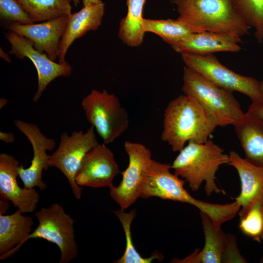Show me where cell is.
Wrapping results in <instances>:
<instances>
[{
	"label": "cell",
	"instance_id": "1",
	"mask_svg": "<svg viewBox=\"0 0 263 263\" xmlns=\"http://www.w3.org/2000/svg\"><path fill=\"white\" fill-rule=\"evenodd\" d=\"M170 169V164L152 159L143 173L139 197L147 199L157 197L189 204L207 214L217 228H221L223 223L235 217L239 210L237 202L221 205L194 198L184 188L186 181L172 173Z\"/></svg>",
	"mask_w": 263,
	"mask_h": 263
},
{
	"label": "cell",
	"instance_id": "2",
	"mask_svg": "<svg viewBox=\"0 0 263 263\" xmlns=\"http://www.w3.org/2000/svg\"><path fill=\"white\" fill-rule=\"evenodd\" d=\"M216 127L194 98L180 95L165 110L161 137L173 151L179 152L189 141L206 142Z\"/></svg>",
	"mask_w": 263,
	"mask_h": 263
},
{
	"label": "cell",
	"instance_id": "3",
	"mask_svg": "<svg viewBox=\"0 0 263 263\" xmlns=\"http://www.w3.org/2000/svg\"><path fill=\"white\" fill-rule=\"evenodd\" d=\"M188 143L171 165L174 173L188 182L193 191H198L205 182L204 190L207 196L214 192L225 194L224 190L216 185L215 180L219 167L229 164L228 155L210 139L204 143L193 141Z\"/></svg>",
	"mask_w": 263,
	"mask_h": 263
},
{
	"label": "cell",
	"instance_id": "4",
	"mask_svg": "<svg viewBox=\"0 0 263 263\" xmlns=\"http://www.w3.org/2000/svg\"><path fill=\"white\" fill-rule=\"evenodd\" d=\"M176 6L177 19L196 32L209 31L242 37L250 28L230 0H170Z\"/></svg>",
	"mask_w": 263,
	"mask_h": 263
},
{
	"label": "cell",
	"instance_id": "5",
	"mask_svg": "<svg viewBox=\"0 0 263 263\" xmlns=\"http://www.w3.org/2000/svg\"><path fill=\"white\" fill-rule=\"evenodd\" d=\"M182 91L197 101L216 127L234 126L244 114L232 92L217 86L187 67L184 69Z\"/></svg>",
	"mask_w": 263,
	"mask_h": 263
},
{
	"label": "cell",
	"instance_id": "6",
	"mask_svg": "<svg viewBox=\"0 0 263 263\" xmlns=\"http://www.w3.org/2000/svg\"><path fill=\"white\" fill-rule=\"evenodd\" d=\"M87 121L104 143L113 142L128 128V113L118 97L104 89H93L81 101Z\"/></svg>",
	"mask_w": 263,
	"mask_h": 263
},
{
	"label": "cell",
	"instance_id": "7",
	"mask_svg": "<svg viewBox=\"0 0 263 263\" xmlns=\"http://www.w3.org/2000/svg\"><path fill=\"white\" fill-rule=\"evenodd\" d=\"M181 54L186 67L217 86L232 93H242L249 97L252 102H263L260 81L252 77L232 71L221 63L213 54L199 55L187 52Z\"/></svg>",
	"mask_w": 263,
	"mask_h": 263
},
{
	"label": "cell",
	"instance_id": "8",
	"mask_svg": "<svg viewBox=\"0 0 263 263\" xmlns=\"http://www.w3.org/2000/svg\"><path fill=\"white\" fill-rule=\"evenodd\" d=\"M35 216L38 225L25 243L30 239H43L59 247L61 253L59 263H69L75 259L78 249L74 234V221L62 206L53 204L48 208H41L36 212Z\"/></svg>",
	"mask_w": 263,
	"mask_h": 263
},
{
	"label": "cell",
	"instance_id": "9",
	"mask_svg": "<svg viewBox=\"0 0 263 263\" xmlns=\"http://www.w3.org/2000/svg\"><path fill=\"white\" fill-rule=\"evenodd\" d=\"M94 130L92 125L85 132H63L57 149L50 155L49 167L57 168L65 176L76 199L81 198L82 188L75 181V174L85 155L99 144Z\"/></svg>",
	"mask_w": 263,
	"mask_h": 263
},
{
	"label": "cell",
	"instance_id": "10",
	"mask_svg": "<svg viewBox=\"0 0 263 263\" xmlns=\"http://www.w3.org/2000/svg\"><path fill=\"white\" fill-rule=\"evenodd\" d=\"M205 244L202 250H196L182 260L175 259L176 263H246L240 254L236 237L225 233L221 228H217L211 219L200 212Z\"/></svg>",
	"mask_w": 263,
	"mask_h": 263
},
{
	"label": "cell",
	"instance_id": "11",
	"mask_svg": "<svg viewBox=\"0 0 263 263\" xmlns=\"http://www.w3.org/2000/svg\"><path fill=\"white\" fill-rule=\"evenodd\" d=\"M5 38L11 44L9 53L17 58H29L34 65L38 74V88L33 100L38 101L47 86L58 77H67L72 72V68L68 63L61 64L51 60L44 53L38 51L33 43L28 38L10 30Z\"/></svg>",
	"mask_w": 263,
	"mask_h": 263
},
{
	"label": "cell",
	"instance_id": "12",
	"mask_svg": "<svg viewBox=\"0 0 263 263\" xmlns=\"http://www.w3.org/2000/svg\"><path fill=\"white\" fill-rule=\"evenodd\" d=\"M124 149L129 157V164L121 172L122 180L117 187L110 188L113 199L125 209L139 197L140 186L145 169L151 160V152L142 144L126 141Z\"/></svg>",
	"mask_w": 263,
	"mask_h": 263
},
{
	"label": "cell",
	"instance_id": "13",
	"mask_svg": "<svg viewBox=\"0 0 263 263\" xmlns=\"http://www.w3.org/2000/svg\"><path fill=\"white\" fill-rule=\"evenodd\" d=\"M14 124L28 139L33 150L31 165L25 169L23 165L19 166V176L23 182L24 188H31L38 187L40 190H44L47 186L42 179V170H47L50 167V155L46 151L54 150L56 142L54 139L49 138L44 135L35 124L20 120H15Z\"/></svg>",
	"mask_w": 263,
	"mask_h": 263
},
{
	"label": "cell",
	"instance_id": "14",
	"mask_svg": "<svg viewBox=\"0 0 263 263\" xmlns=\"http://www.w3.org/2000/svg\"><path fill=\"white\" fill-rule=\"evenodd\" d=\"M119 172L113 153L103 143L85 155L75 174V181L80 187L110 188L113 186L114 177Z\"/></svg>",
	"mask_w": 263,
	"mask_h": 263
},
{
	"label": "cell",
	"instance_id": "15",
	"mask_svg": "<svg viewBox=\"0 0 263 263\" xmlns=\"http://www.w3.org/2000/svg\"><path fill=\"white\" fill-rule=\"evenodd\" d=\"M19 162L14 156L0 154V197L10 201L22 213H32L37 208L39 196L35 188H20L17 178L19 176Z\"/></svg>",
	"mask_w": 263,
	"mask_h": 263
},
{
	"label": "cell",
	"instance_id": "16",
	"mask_svg": "<svg viewBox=\"0 0 263 263\" xmlns=\"http://www.w3.org/2000/svg\"><path fill=\"white\" fill-rule=\"evenodd\" d=\"M69 15L38 23L8 25L10 30L23 36L33 43L39 52L44 53L52 60L58 57L59 43L64 33Z\"/></svg>",
	"mask_w": 263,
	"mask_h": 263
},
{
	"label": "cell",
	"instance_id": "17",
	"mask_svg": "<svg viewBox=\"0 0 263 263\" xmlns=\"http://www.w3.org/2000/svg\"><path fill=\"white\" fill-rule=\"evenodd\" d=\"M105 4L100 1L84 5L77 12L68 16L67 25L60 40L58 53L59 63L64 64L65 56L75 39L87 32L96 30L100 25L104 15Z\"/></svg>",
	"mask_w": 263,
	"mask_h": 263
},
{
	"label": "cell",
	"instance_id": "18",
	"mask_svg": "<svg viewBox=\"0 0 263 263\" xmlns=\"http://www.w3.org/2000/svg\"><path fill=\"white\" fill-rule=\"evenodd\" d=\"M228 156V165L236 169L241 182L240 193L235 199L240 206V214L256 201L263 204V168L241 157L234 150L229 151Z\"/></svg>",
	"mask_w": 263,
	"mask_h": 263
},
{
	"label": "cell",
	"instance_id": "19",
	"mask_svg": "<svg viewBox=\"0 0 263 263\" xmlns=\"http://www.w3.org/2000/svg\"><path fill=\"white\" fill-rule=\"evenodd\" d=\"M241 38L219 33L203 31L192 33L171 45L178 53L199 55L213 54L218 52H239Z\"/></svg>",
	"mask_w": 263,
	"mask_h": 263
},
{
	"label": "cell",
	"instance_id": "20",
	"mask_svg": "<svg viewBox=\"0 0 263 263\" xmlns=\"http://www.w3.org/2000/svg\"><path fill=\"white\" fill-rule=\"evenodd\" d=\"M22 213L18 209L10 215L0 214V260L18 252L32 231V218Z\"/></svg>",
	"mask_w": 263,
	"mask_h": 263
},
{
	"label": "cell",
	"instance_id": "21",
	"mask_svg": "<svg viewBox=\"0 0 263 263\" xmlns=\"http://www.w3.org/2000/svg\"><path fill=\"white\" fill-rule=\"evenodd\" d=\"M234 126L245 158L263 168V122L246 113Z\"/></svg>",
	"mask_w": 263,
	"mask_h": 263
},
{
	"label": "cell",
	"instance_id": "22",
	"mask_svg": "<svg viewBox=\"0 0 263 263\" xmlns=\"http://www.w3.org/2000/svg\"><path fill=\"white\" fill-rule=\"evenodd\" d=\"M146 0H126L127 13L119 24L118 36L126 45L138 47L144 40L143 9Z\"/></svg>",
	"mask_w": 263,
	"mask_h": 263
},
{
	"label": "cell",
	"instance_id": "23",
	"mask_svg": "<svg viewBox=\"0 0 263 263\" xmlns=\"http://www.w3.org/2000/svg\"><path fill=\"white\" fill-rule=\"evenodd\" d=\"M28 13L31 20L44 22L70 15L72 6L68 0H17Z\"/></svg>",
	"mask_w": 263,
	"mask_h": 263
},
{
	"label": "cell",
	"instance_id": "24",
	"mask_svg": "<svg viewBox=\"0 0 263 263\" xmlns=\"http://www.w3.org/2000/svg\"><path fill=\"white\" fill-rule=\"evenodd\" d=\"M142 28L145 33L151 32L155 34L170 45L192 33H196L178 19H144Z\"/></svg>",
	"mask_w": 263,
	"mask_h": 263
},
{
	"label": "cell",
	"instance_id": "25",
	"mask_svg": "<svg viewBox=\"0 0 263 263\" xmlns=\"http://www.w3.org/2000/svg\"><path fill=\"white\" fill-rule=\"evenodd\" d=\"M113 212L120 220L125 233L126 246L125 251L119 259L115 261L116 263H150L155 259L161 261L164 259L163 254L155 250L151 256L144 258L136 250L132 241L131 234V224L136 216V211L132 209L129 213L124 212V209L121 208Z\"/></svg>",
	"mask_w": 263,
	"mask_h": 263
},
{
	"label": "cell",
	"instance_id": "26",
	"mask_svg": "<svg viewBox=\"0 0 263 263\" xmlns=\"http://www.w3.org/2000/svg\"><path fill=\"white\" fill-rule=\"evenodd\" d=\"M240 18L255 29L258 42H263V0H230Z\"/></svg>",
	"mask_w": 263,
	"mask_h": 263
},
{
	"label": "cell",
	"instance_id": "27",
	"mask_svg": "<svg viewBox=\"0 0 263 263\" xmlns=\"http://www.w3.org/2000/svg\"><path fill=\"white\" fill-rule=\"evenodd\" d=\"M241 231L258 243L263 240V204L253 203L244 212L238 214Z\"/></svg>",
	"mask_w": 263,
	"mask_h": 263
},
{
	"label": "cell",
	"instance_id": "28",
	"mask_svg": "<svg viewBox=\"0 0 263 263\" xmlns=\"http://www.w3.org/2000/svg\"><path fill=\"white\" fill-rule=\"evenodd\" d=\"M0 18L6 25L13 23H34L28 13L17 0H0Z\"/></svg>",
	"mask_w": 263,
	"mask_h": 263
},
{
	"label": "cell",
	"instance_id": "29",
	"mask_svg": "<svg viewBox=\"0 0 263 263\" xmlns=\"http://www.w3.org/2000/svg\"><path fill=\"white\" fill-rule=\"evenodd\" d=\"M247 113L263 122V102H252Z\"/></svg>",
	"mask_w": 263,
	"mask_h": 263
},
{
	"label": "cell",
	"instance_id": "30",
	"mask_svg": "<svg viewBox=\"0 0 263 263\" xmlns=\"http://www.w3.org/2000/svg\"><path fill=\"white\" fill-rule=\"evenodd\" d=\"M0 139L7 143H13L15 140V136L11 132H0Z\"/></svg>",
	"mask_w": 263,
	"mask_h": 263
},
{
	"label": "cell",
	"instance_id": "31",
	"mask_svg": "<svg viewBox=\"0 0 263 263\" xmlns=\"http://www.w3.org/2000/svg\"><path fill=\"white\" fill-rule=\"evenodd\" d=\"M10 207L9 201L0 200V214H5L6 211Z\"/></svg>",
	"mask_w": 263,
	"mask_h": 263
},
{
	"label": "cell",
	"instance_id": "32",
	"mask_svg": "<svg viewBox=\"0 0 263 263\" xmlns=\"http://www.w3.org/2000/svg\"><path fill=\"white\" fill-rule=\"evenodd\" d=\"M0 57L3 58L5 61L9 63H11V59L9 56L8 54L5 53L3 49L0 48Z\"/></svg>",
	"mask_w": 263,
	"mask_h": 263
},
{
	"label": "cell",
	"instance_id": "33",
	"mask_svg": "<svg viewBox=\"0 0 263 263\" xmlns=\"http://www.w3.org/2000/svg\"><path fill=\"white\" fill-rule=\"evenodd\" d=\"M101 1V0H82L83 5H85L91 3L98 2Z\"/></svg>",
	"mask_w": 263,
	"mask_h": 263
},
{
	"label": "cell",
	"instance_id": "34",
	"mask_svg": "<svg viewBox=\"0 0 263 263\" xmlns=\"http://www.w3.org/2000/svg\"><path fill=\"white\" fill-rule=\"evenodd\" d=\"M7 102V99H6L5 98H0V109L2 107H3V106H4L5 105H6Z\"/></svg>",
	"mask_w": 263,
	"mask_h": 263
},
{
	"label": "cell",
	"instance_id": "35",
	"mask_svg": "<svg viewBox=\"0 0 263 263\" xmlns=\"http://www.w3.org/2000/svg\"><path fill=\"white\" fill-rule=\"evenodd\" d=\"M70 2H73L75 6H77L78 4L80 3V0H68Z\"/></svg>",
	"mask_w": 263,
	"mask_h": 263
},
{
	"label": "cell",
	"instance_id": "36",
	"mask_svg": "<svg viewBox=\"0 0 263 263\" xmlns=\"http://www.w3.org/2000/svg\"><path fill=\"white\" fill-rule=\"evenodd\" d=\"M260 89L263 95V81H260Z\"/></svg>",
	"mask_w": 263,
	"mask_h": 263
},
{
	"label": "cell",
	"instance_id": "37",
	"mask_svg": "<svg viewBox=\"0 0 263 263\" xmlns=\"http://www.w3.org/2000/svg\"><path fill=\"white\" fill-rule=\"evenodd\" d=\"M260 262L261 263H263V256L261 257Z\"/></svg>",
	"mask_w": 263,
	"mask_h": 263
}]
</instances>
